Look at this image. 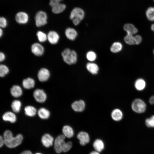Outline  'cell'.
Segmentation results:
<instances>
[{
  "label": "cell",
  "mask_w": 154,
  "mask_h": 154,
  "mask_svg": "<svg viewBox=\"0 0 154 154\" xmlns=\"http://www.w3.org/2000/svg\"><path fill=\"white\" fill-rule=\"evenodd\" d=\"M31 51L35 55L40 56L44 54V50L43 46L38 43L33 44L31 47Z\"/></svg>",
  "instance_id": "cell-8"
},
{
  "label": "cell",
  "mask_w": 154,
  "mask_h": 154,
  "mask_svg": "<svg viewBox=\"0 0 154 154\" xmlns=\"http://www.w3.org/2000/svg\"><path fill=\"white\" fill-rule=\"evenodd\" d=\"M16 21L20 24L27 23L29 20V17L26 12L20 11L17 13L15 17Z\"/></svg>",
  "instance_id": "cell-9"
},
{
  "label": "cell",
  "mask_w": 154,
  "mask_h": 154,
  "mask_svg": "<svg viewBox=\"0 0 154 154\" xmlns=\"http://www.w3.org/2000/svg\"><path fill=\"white\" fill-rule=\"evenodd\" d=\"M35 154H42L41 153H36Z\"/></svg>",
  "instance_id": "cell-46"
},
{
  "label": "cell",
  "mask_w": 154,
  "mask_h": 154,
  "mask_svg": "<svg viewBox=\"0 0 154 154\" xmlns=\"http://www.w3.org/2000/svg\"><path fill=\"white\" fill-rule=\"evenodd\" d=\"M66 8L65 4L60 3L52 7V10L55 14H59L63 11Z\"/></svg>",
  "instance_id": "cell-26"
},
{
  "label": "cell",
  "mask_w": 154,
  "mask_h": 154,
  "mask_svg": "<svg viewBox=\"0 0 154 154\" xmlns=\"http://www.w3.org/2000/svg\"><path fill=\"white\" fill-rule=\"evenodd\" d=\"M87 59L89 61H94L96 58V53L93 51L88 52L86 55Z\"/></svg>",
  "instance_id": "cell-36"
},
{
  "label": "cell",
  "mask_w": 154,
  "mask_h": 154,
  "mask_svg": "<svg viewBox=\"0 0 154 154\" xmlns=\"http://www.w3.org/2000/svg\"><path fill=\"white\" fill-rule=\"evenodd\" d=\"M72 109L77 112H81L84 109L85 107V103L82 100L76 101L72 103L71 105Z\"/></svg>",
  "instance_id": "cell-14"
},
{
  "label": "cell",
  "mask_w": 154,
  "mask_h": 154,
  "mask_svg": "<svg viewBox=\"0 0 154 154\" xmlns=\"http://www.w3.org/2000/svg\"><path fill=\"white\" fill-rule=\"evenodd\" d=\"M35 84L34 80L31 78H28L24 79L22 82V85L23 87L27 89L33 88L35 86Z\"/></svg>",
  "instance_id": "cell-20"
},
{
  "label": "cell",
  "mask_w": 154,
  "mask_h": 154,
  "mask_svg": "<svg viewBox=\"0 0 154 154\" xmlns=\"http://www.w3.org/2000/svg\"><path fill=\"white\" fill-rule=\"evenodd\" d=\"M111 116L114 120L116 121H119L122 119L123 115L121 110L118 109H116L112 111Z\"/></svg>",
  "instance_id": "cell-21"
},
{
  "label": "cell",
  "mask_w": 154,
  "mask_h": 154,
  "mask_svg": "<svg viewBox=\"0 0 154 154\" xmlns=\"http://www.w3.org/2000/svg\"><path fill=\"white\" fill-rule=\"evenodd\" d=\"M61 55L64 62L68 64H74L77 62V54L73 50L66 48L62 52Z\"/></svg>",
  "instance_id": "cell-2"
},
{
  "label": "cell",
  "mask_w": 154,
  "mask_h": 154,
  "mask_svg": "<svg viewBox=\"0 0 154 154\" xmlns=\"http://www.w3.org/2000/svg\"><path fill=\"white\" fill-rule=\"evenodd\" d=\"M84 16V11L80 8L76 7L74 8L71 12L70 18L72 20L74 24L77 25L83 19Z\"/></svg>",
  "instance_id": "cell-3"
},
{
  "label": "cell",
  "mask_w": 154,
  "mask_h": 154,
  "mask_svg": "<svg viewBox=\"0 0 154 154\" xmlns=\"http://www.w3.org/2000/svg\"><path fill=\"white\" fill-rule=\"evenodd\" d=\"M146 107L145 102L140 98L134 99L131 104V109L133 111L137 113H144L146 110Z\"/></svg>",
  "instance_id": "cell-4"
},
{
  "label": "cell",
  "mask_w": 154,
  "mask_h": 154,
  "mask_svg": "<svg viewBox=\"0 0 154 154\" xmlns=\"http://www.w3.org/2000/svg\"><path fill=\"white\" fill-rule=\"evenodd\" d=\"M3 138L5 145L11 148L15 147L20 145L23 139L22 135L21 134H18L15 137H13L12 133L9 130L5 131Z\"/></svg>",
  "instance_id": "cell-1"
},
{
  "label": "cell",
  "mask_w": 154,
  "mask_h": 154,
  "mask_svg": "<svg viewBox=\"0 0 154 154\" xmlns=\"http://www.w3.org/2000/svg\"><path fill=\"white\" fill-rule=\"evenodd\" d=\"M151 30L154 32V23H153L151 25Z\"/></svg>",
  "instance_id": "cell-45"
},
{
  "label": "cell",
  "mask_w": 154,
  "mask_h": 154,
  "mask_svg": "<svg viewBox=\"0 0 154 154\" xmlns=\"http://www.w3.org/2000/svg\"><path fill=\"white\" fill-rule=\"evenodd\" d=\"M63 134L68 138L72 137L74 135V132L73 129L70 126L66 125L64 126L62 129Z\"/></svg>",
  "instance_id": "cell-23"
},
{
  "label": "cell",
  "mask_w": 154,
  "mask_h": 154,
  "mask_svg": "<svg viewBox=\"0 0 154 154\" xmlns=\"http://www.w3.org/2000/svg\"><path fill=\"white\" fill-rule=\"evenodd\" d=\"M65 33L66 37L70 40H74L77 36L76 31L72 28L69 27L66 29Z\"/></svg>",
  "instance_id": "cell-17"
},
{
  "label": "cell",
  "mask_w": 154,
  "mask_h": 154,
  "mask_svg": "<svg viewBox=\"0 0 154 154\" xmlns=\"http://www.w3.org/2000/svg\"><path fill=\"white\" fill-rule=\"evenodd\" d=\"M65 137L63 134H60L56 138L54 143V149L56 153H60L62 152V146L65 141Z\"/></svg>",
  "instance_id": "cell-6"
},
{
  "label": "cell",
  "mask_w": 154,
  "mask_h": 154,
  "mask_svg": "<svg viewBox=\"0 0 154 154\" xmlns=\"http://www.w3.org/2000/svg\"><path fill=\"white\" fill-rule=\"evenodd\" d=\"M123 28L127 35H134L138 31L137 29L131 23H128L125 24Z\"/></svg>",
  "instance_id": "cell-15"
},
{
  "label": "cell",
  "mask_w": 154,
  "mask_h": 154,
  "mask_svg": "<svg viewBox=\"0 0 154 154\" xmlns=\"http://www.w3.org/2000/svg\"><path fill=\"white\" fill-rule=\"evenodd\" d=\"M146 86V82L142 78H138L135 82V87L138 91H141L143 90L145 88Z\"/></svg>",
  "instance_id": "cell-18"
},
{
  "label": "cell",
  "mask_w": 154,
  "mask_h": 154,
  "mask_svg": "<svg viewBox=\"0 0 154 154\" xmlns=\"http://www.w3.org/2000/svg\"><path fill=\"white\" fill-rule=\"evenodd\" d=\"M3 32L2 29L1 28L0 30V36L1 37L3 35Z\"/></svg>",
  "instance_id": "cell-44"
},
{
  "label": "cell",
  "mask_w": 154,
  "mask_h": 154,
  "mask_svg": "<svg viewBox=\"0 0 154 154\" xmlns=\"http://www.w3.org/2000/svg\"><path fill=\"white\" fill-rule=\"evenodd\" d=\"M86 67L88 71L93 74H97L99 70L97 65L94 63H88L86 64Z\"/></svg>",
  "instance_id": "cell-24"
},
{
  "label": "cell",
  "mask_w": 154,
  "mask_h": 154,
  "mask_svg": "<svg viewBox=\"0 0 154 154\" xmlns=\"http://www.w3.org/2000/svg\"><path fill=\"white\" fill-rule=\"evenodd\" d=\"M9 69L7 66L4 64H1L0 66V76L1 77L5 76L8 74Z\"/></svg>",
  "instance_id": "cell-33"
},
{
  "label": "cell",
  "mask_w": 154,
  "mask_h": 154,
  "mask_svg": "<svg viewBox=\"0 0 154 154\" xmlns=\"http://www.w3.org/2000/svg\"><path fill=\"white\" fill-rule=\"evenodd\" d=\"M53 137L48 133L44 134L41 139V142L42 144L46 147L51 146L53 144Z\"/></svg>",
  "instance_id": "cell-13"
},
{
  "label": "cell",
  "mask_w": 154,
  "mask_h": 154,
  "mask_svg": "<svg viewBox=\"0 0 154 154\" xmlns=\"http://www.w3.org/2000/svg\"><path fill=\"white\" fill-rule=\"evenodd\" d=\"M5 143L4 138L1 136H0V147H1Z\"/></svg>",
  "instance_id": "cell-41"
},
{
  "label": "cell",
  "mask_w": 154,
  "mask_h": 154,
  "mask_svg": "<svg viewBox=\"0 0 154 154\" xmlns=\"http://www.w3.org/2000/svg\"><path fill=\"white\" fill-rule=\"evenodd\" d=\"M90 154H100L99 152L96 151H92Z\"/></svg>",
  "instance_id": "cell-43"
},
{
  "label": "cell",
  "mask_w": 154,
  "mask_h": 154,
  "mask_svg": "<svg viewBox=\"0 0 154 154\" xmlns=\"http://www.w3.org/2000/svg\"><path fill=\"white\" fill-rule=\"evenodd\" d=\"M146 126L149 127H154V115H152L149 118H147L145 120Z\"/></svg>",
  "instance_id": "cell-35"
},
{
  "label": "cell",
  "mask_w": 154,
  "mask_h": 154,
  "mask_svg": "<svg viewBox=\"0 0 154 154\" xmlns=\"http://www.w3.org/2000/svg\"><path fill=\"white\" fill-rule=\"evenodd\" d=\"M135 45H138L140 44L142 41V38L141 36L139 35L135 36Z\"/></svg>",
  "instance_id": "cell-38"
},
{
  "label": "cell",
  "mask_w": 154,
  "mask_h": 154,
  "mask_svg": "<svg viewBox=\"0 0 154 154\" xmlns=\"http://www.w3.org/2000/svg\"><path fill=\"white\" fill-rule=\"evenodd\" d=\"M5 58V55L2 52L0 53V61L1 62L3 61Z\"/></svg>",
  "instance_id": "cell-40"
},
{
  "label": "cell",
  "mask_w": 154,
  "mask_h": 154,
  "mask_svg": "<svg viewBox=\"0 0 154 154\" xmlns=\"http://www.w3.org/2000/svg\"><path fill=\"white\" fill-rule=\"evenodd\" d=\"M77 137L79 140L80 144L84 145L90 141V137L86 132L82 131L79 132L77 135Z\"/></svg>",
  "instance_id": "cell-12"
},
{
  "label": "cell",
  "mask_w": 154,
  "mask_h": 154,
  "mask_svg": "<svg viewBox=\"0 0 154 154\" xmlns=\"http://www.w3.org/2000/svg\"><path fill=\"white\" fill-rule=\"evenodd\" d=\"M153 52H154V49L153 50Z\"/></svg>",
  "instance_id": "cell-47"
},
{
  "label": "cell",
  "mask_w": 154,
  "mask_h": 154,
  "mask_svg": "<svg viewBox=\"0 0 154 154\" xmlns=\"http://www.w3.org/2000/svg\"><path fill=\"white\" fill-rule=\"evenodd\" d=\"M122 48V44L119 42H116L112 44L111 46L110 50L112 52L116 53L120 51Z\"/></svg>",
  "instance_id": "cell-28"
},
{
  "label": "cell",
  "mask_w": 154,
  "mask_h": 154,
  "mask_svg": "<svg viewBox=\"0 0 154 154\" xmlns=\"http://www.w3.org/2000/svg\"><path fill=\"white\" fill-rule=\"evenodd\" d=\"M48 17L44 11H40L37 12L35 17L36 26L40 27L46 25L47 23Z\"/></svg>",
  "instance_id": "cell-5"
},
{
  "label": "cell",
  "mask_w": 154,
  "mask_h": 154,
  "mask_svg": "<svg viewBox=\"0 0 154 154\" xmlns=\"http://www.w3.org/2000/svg\"><path fill=\"white\" fill-rule=\"evenodd\" d=\"M50 75V71L48 69L45 68H42L39 70L37 74V77L40 81L44 82L48 80Z\"/></svg>",
  "instance_id": "cell-10"
},
{
  "label": "cell",
  "mask_w": 154,
  "mask_h": 154,
  "mask_svg": "<svg viewBox=\"0 0 154 154\" xmlns=\"http://www.w3.org/2000/svg\"></svg>",
  "instance_id": "cell-49"
},
{
  "label": "cell",
  "mask_w": 154,
  "mask_h": 154,
  "mask_svg": "<svg viewBox=\"0 0 154 154\" xmlns=\"http://www.w3.org/2000/svg\"><path fill=\"white\" fill-rule=\"evenodd\" d=\"M33 96L35 100L40 103L44 102L47 98L46 95L44 91L39 89L35 90L33 93Z\"/></svg>",
  "instance_id": "cell-7"
},
{
  "label": "cell",
  "mask_w": 154,
  "mask_h": 154,
  "mask_svg": "<svg viewBox=\"0 0 154 154\" xmlns=\"http://www.w3.org/2000/svg\"><path fill=\"white\" fill-rule=\"evenodd\" d=\"M38 41L41 42H45L47 39V35L43 32L39 31L36 34Z\"/></svg>",
  "instance_id": "cell-32"
},
{
  "label": "cell",
  "mask_w": 154,
  "mask_h": 154,
  "mask_svg": "<svg viewBox=\"0 0 154 154\" xmlns=\"http://www.w3.org/2000/svg\"><path fill=\"white\" fill-rule=\"evenodd\" d=\"M20 154H32L29 151H25L22 152Z\"/></svg>",
  "instance_id": "cell-42"
},
{
  "label": "cell",
  "mask_w": 154,
  "mask_h": 154,
  "mask_svg": "<svg viewBox=\"0 0 154 154\" xmlns=\"http://www.w3.org/2000/svg\"><path fill=\"white\" fill-rule=\"evenodd\" d=\"M147 19L150 21H154V7H150L147 8L145 12Z\"/></svg>",
  "instance_id": "cell-29"
},
{
  "label": "cell",
  "mask_w": 154,
  "mask_h": 154,
  "mask_svg": "<svg viewBox=\"0 0 154 154\" xmlns=\"http://www.w3.org/2000/svg\"><path fill=\"white\" fill-rule=\"evenodd\" d=\"M38 114L39 117L42 119L48 118L50 116V112L46 108H41L38 110Z\"/></svg>",
  "instance_id": "cell-25"
},
{
  "label": "cell",
  "mask_w": 154,
  "mask_h": 154,
  "mask_svg": "<svg viewBox=\"0 0 154 154\" xmlns=\"http://www.w3.org/2000/svg\"><path fill=\"white\" fill-rule=\"evenodd\" d=\"M72 146V143L70 141L65 142L64 141L62 145V151L66 152L69 151L71 148Z\"/></svg>",
  "instance_id": "cell-34"
},
{
  "label": "cell",
  "mask_w": 154,
  "mask_h": 154,
  "mask_svg": "<svg viewBox=\"0 0 154 154\" xmlns=\"http://www.w3.org/2000/svg\"><path fill=\"white\" fill-rule=\"evenodd\" d=\"M127 34L124 38L125 42L130 45H135V36Z\"/></svg>",
  "instance_id": "cell-31"
},
{
  "label": "cell",
  "mask_w": 154,
  "mask_h": 154,
  "mask_svg": "<svg viewBox=\"0 0 154 154\" xmlns=\"http://www.w3.org/2000/svg\"><path fill=\"white\" fill-rule=\"evenodd\" d=\"M21 106V102L17 100L13 101L11 105L12 110L15 113H18L20 111Z\"/></svg>",
  "instance_id": "cell-30"
},
{
  "label": "cell",
  "mask_w": 154,
  "mask_h": 154,
  "mask_svg": "<svg viewBox=\"0 0 154 154\" xmlns=\"http://www.w3.org/2000/svg\"><path fill=\"white\" fill-rule=\"evenodd\" d=\"M154 1V0H153Z\"/></svg>",
  "instance_id": "cell-48"
},
{
  "label": "cell",
  "mask_w": 154,
  "mask_h": 154,
  "mask_svg": "<svg viewBox=\"0 0 154 154\" xmlns=\"http://www.w3.org/2000/svg\"><path fill=\"white\" fill-rule=\"evenodd\" d=\"M93 146L96 151L99 152L103 150L104 145L103 142L102 140L97 139L94 141Z\"/></svg>",
  "instance_id": "cell-22"
},
{
  "label": "cell",
  "mask_w": 154,
  "mask_h": 154,
  "mask_svg": "<svg viewBox=\"0 0 154 154\" xmlns=\"http://www.w3.org/2000/svg\"><path fill=\"white\" fill-rule=\"evenodd\" d=\"M7 25V22L6 19L3 17H1L0 18V26L2 28H5Z\"/></svg>",
  "instance_id": "cell-37"
},
{
  "label": "cell",
  "mask_w": 154,
  "mask_h": 154,
  "mask_svg": "<svg viewBox=\"0 0 154 154\" xmlns=\"http://www.w3.org/2000/svg\"><path fill=\"white\" fill-rule=\"evenodd\" d=\"M47 36L48 42L52 44H56L58 42L60 38L57 32L54 31H49Z\"/></svg>",
  "instance_id": "cell-11"
},
{
  "label": "cell",
  "mask_w": 154,
  "mask_h": 154,
  "mask_svg": "<svg viewBox=\"0 0 154 154\" xmlns=\"http://www.w3.org/2000/svg\"><path fill=\"white\" fill-rule=\"evenodd\" d=\"M10 92L13 97L17 98L21 96L22 94L23 91L20 86L17 85H14L11 88Z\"/></svg>",
  "instance_id": "cell-19"
},
{
  "label": "cell",
  "mask_w": 154,
  "mask_h": 154,
  "mask_svg": "<svg viewBox=\"0 0 154 154\" xmlns=\"http://www.w3.org/2000/svg\"><path fill=\"white\" fill-rule=\"evenodd\" d=\"M25 115L29 117L34 116L37 113V110L34 107L31 106H26L24 108Z\"/></svg>",
  "instance_id": "cell-27"
},
{
  "label": "cell",
  "mask_w": 154,
  "mask_h": 154,
  "mask_svg": "<svg viewBox=\"0 0 154 154\" xmlns=\"http://www.w3.org/2000/svg\"><path fill=\"white\" fill-rule=\"evenodd\" d=\"M63 0H50L49 5L52 7L55 5L60 3Z\"/></svg>",
  "instance_id": "cell-39"
},
{
  "label": "cell",
  "mask_w": 154,
  "mask_h": 154,
  "mask_svg": "<svg viewBox=\"0 0 154 154\" xmlns=\"http://www.w3.org/2000/svg\"><path fill=\"white\" fill-rule=\"evenodd\" d=\"M2 118L4 121H9L12 123H15L17 119L15 115L11 112H5L2 116Z\"/></svg>",
  "instance_id": "cell-16"
}]
</instances>
